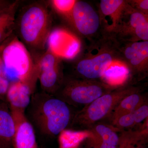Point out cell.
Masks as SVG:
<instances>
[{
	"mask_svg": "<svg viewBox=\"0 0 148 148\" xmlns=\"http://www.w3.org/2000/svg\"></svg>",
	"mask_w": 148,
	"mask_h": 148,
	"instance_id": "29",
	"label": "cell"
},
{
	"mask_svg": "<svg viewBox=\"0 0 148 148\" xmlns=\"http://www.w3.org/2000/svg\"><path fill=\"white\" fill-rule=\"evenodd\" d=\"M47 49L61 58L71 59L78 53V43L75 36L67 30L52 29L47 42Z\"/></svg>",
	"mask_w": 148,
	"mask_h": 148,
	"instance_id": "11",
	"label": "cell"
},
{
	"mask_svg": "<svg viewBox=\"0 0 148 148\" xmlns=\"http://www.w3.org/2000/svg\"><path fill=\"white\" fill-rule=\"evenodd\" d=\"M38 148H46L45 147H42V146H41V147H38Z\"/></svg>",
	"mask_w": 148,
	"mask_h": 148,
	"instance_id": "28",
	"label": "cell"
},
{
	"mask_svg": "<svg viewBox=\"0 0 148 148\" xmlns=\"http://www.w3.org/2000/svg\"><path fill=\"white\" fill-rule=\"evenodd\" d=\"M117 85L101 81L64 75L62 83L53 95L73 108L87 106Z\"/></svg>",
	"mask_w": 148,
	"mask_h": 148,
	"instance_id": "5",
	"label": "cell"
},
{
	"mask_svg": "<svg viewBox=\"0 0 148 148\" xmlns=\"http://www.w3.org/2000/svg\"><path fill=\"white\" fill-rule=\"evenodd\" d=\"M126 0H101L98 6L102 33L112 36L119 24Z\"/></svg>",
	"mask_w": 148,
	"mask_h": 148,
	"instance_id": "12",
	"label": "cell"
},
{
	"mask_svg": "<svg viewBox=\"0 0 148 148\" xmlns=\"http://www.w3.org/2000/svg\"><path fill=\"white\" fill-rule=\"evenodd\" d=\"M6 75L2 61H0V101L8 103L7 93L10 83Z\"/></svg>",
	"mask_w": 148,
	"mask_h": 148,
	"instance_id": "22",
	"label": "cell"
},
{
	"mask_svg": "<svg viewBox=\"0 0 148 148\" xmlns=\"http://www.w3.org/2000/svg\"><path fill=\"white\" fill-rule=\"evenodd\" d=\"M73 148H92L87 143L85 138L78 143L76 146Z\"/></svg>",
	"mask_w": 148,
	"mask_h": 148,
	"instance_id": "25",
	"label": "cell"
},
{
	"mask_svg": "<svg viewBox=\"0 0 148 148\" xmlns=\"http://www.w3.org/2000/svg\"><path fill=\"white\" fill-rule=\"evenodd\" d=\"M14 36V34L13 35H12L7 40H6L2 44L0 45V61H1L2 60V53L4 49L5 48V47L8 44L10 41L13 38Z\"/></svg>",
	"mask_w": 148,
	"mask_h": 148,
	"instance_id": "26",
	"label": "cell"
},
{
	"mask_svg": "<svg viewBox=\"0 0 148 148\" xmlns=\"http://www.w3.org/2000/svg\"><path fill=\"white\" fill-rule=\"evenodd\" d=\"M136 125L140 124L148 117V102L145 103L134 111Z\"/></svg>",
	"mask_w": 148,
	"mask_h": 148,
	"instance_id": "24",
	"label": "cell"
},
{
	"mask_svg": "<svg viewBox=\"0 0 148 148\" xmlns=\"http://www.w3.org/2000/svg\"><path fill=\"white\" fill-rule=\"evenodd\" d=\"M35 88L21 81L11 83L7 93V101L11 113L25 114Z\"/></svg>",
	"mask_w": 148,
	"mask_h": 148,
	"instance_id": "14",
	"label": "cell"
},
{
	"mask_svg": "<svg viewBox=\"0 0 148 148\" xmlns=\"http://www.w3.org/2000/svg\"><path fill=\"white\" fill-rule=\"evenodd\" d=\"M112 36L119 42L148 41V16L132 8L126 2L119 24Z\"/></svg>",
	"mask_w": 148,
	"mask_h": 148,
	"instance_id": "9",
	"label": "cell"
},
{
	"mask_svg": "<svg viewBox=\"0 0 148 148\" xmlns=\"http://www.w3.org/2000/svg\"><path fill=\"white\" fill-rule=\"evenodd\" d=\"M126 2L132 8L148 16V0H126Z\"/></svg>",
	"mask_w": 148,
	"mask_h": 148,
	"instance_id": "23",
	"label": "cell"
},
{
	"mask_svg": "<svg viewBox=\"0 0 148 148\" xmlns=\"http://www.w3.org/2000/svg\"><path fill=\"white\" fill-rule=\"evenodd\" d=\"M85 131L86 140L92 148H118L119 135L111 125L100 122Z\"/></svg>",
	"mask_w": 148,
	"mask_h": 148,
	"instance_id": "13",
	"label": "cell"
},
{
	"mask_svg": "<svg viewBox=\"0 0 148 148\" xmlns=\"http://www.w3.org/2000/svg\"><path fill=\"white\" fill-rule=\"evenodd\" d=\"M148 127L147 125L138 130L132 129L120 132L118 148H147Z\"/></svg>",
	"mask_w": 148,
	"mask_h": 148,
	"instance_id": "19",
	"label": "cell"
},
{
	"mask_svg": "<svg viewBox=\"0 0 148 148\" xmlns=\"http://www.w3.org/2000/svg\"><path fill=\"white\" fill-rule=\"evenodd\" d=\"M143 91L135 92L123 98L114 109L108 118L110 124H113L120 116L135 111L145 103L148 102L147 94Z\"/></svg>",
	"mask_w": 148,
	"mask_h": 148,
	"instance_id": "17",
	"label": "cell"
},
{
	"mask_svg": "<svg viewBox=\"0 0 148 148\" xmlns=\"http://www.w3.org/2000/svg\"><path fill=\"white\" fill-rule=\"evenodd\" d=\"M112 125L118 132L132 129L136 126L134 111L120 116Z\"/></svg>",
	"mask_w": 148,
	"mask_h": 148,
	"instance_id": "21",
	"label": "cell"
},
{
	"mask_svg": "<svg viewBox=\"0 0 148 148\" xmlns=\"http://www.w3.org/2000/svg\"><path fill=\"white\" fill-rule=\"evenodd\" d=\"M11 2L9 1L0 0V10L8 5Z\"/></svg>",
	"mask_w": 148,
	"mask_h": 148,
	"instance_id": "27",
	"label": "cell"
},
{
	"mask_svg": "<svg viewBox=\"0 0 148 148\" xmlns=\"http://www.w3.org/2000/svg\"><path fill=\"white\" fill-rule=\"evenodd\" d=\"M76 0H52L49 2L53 10L65 21H69Z\"/></svg>",
	"mask_w": 148,
	"mask_h": 148,
	"instance_id": "20",
	"label": "cell"
},
{
	"mask_svg": "<svg viewBox=\"0 0 148 148\" xmlns=\"http://www.w3.org/2000/svg\"><path fill=\"white\" fill-rule=\"evenodd\" d=\"M89 42L75 58L71 75L100 80L114 61H117L118 42L113 36L103 33Z\"/></svg>",
	"mask_w": 148,
	"mask_h": 148,
	"instance_id": "2",
	"label": "cell"
},
{
	"mask_svg": "<svg viewBox=\"0 0 148 148\" xmlns=\"http://www.w3.org/2000/svg\"><path fill=\"white\" fill-rule=\"evenodd\" d=\"M15 122L8 103L0 101V148H15Z\"/></svg>",
	"mask_w": 148,
	"mask_h": 148,
	"instance_id": "15",
	"label": "cell"
},
{
	"mask_svg": "<svg viewBox=\"0 0 148 148\" xmlns=\"http://www.w3.org/2000/svg\"><path fill=\"white\" fill-rule=\"evenodd\" d=\"M67 22L78 34L89 41L103 34L98 11L85 1L76 0Z\"/></svg>",
	"mask_w": 148,
	"mask_h": 148,
	"instance_id": "8",
	"label": "cell"
},
{
	"mask_svg": "<svg viewBox=\"0 0 148 148\" xmlns=\"http://www.w3.org/2000/svg\"><path fill=\"white\" fill-rule=\"evenodd\" d=\"M52 16L47 4L36 1L21 8L15 17L14 31L29 52L45 49L52 29Z\"/></svg>",
	"mask_w": 148,
	"mask_h": 148,
	"instance_id": "3",
	"label": "cell"
},
{
	"mask_svg": "<svg viewBox=\"0 0 148 148\" xmlns=\"http://www.w3.org/2000/svg\"><path fill=\"white\" fill-rule=\"evenodd\" d=\"M42 91L53 95L64 77L61 58L47 49L35 62Z\"/></svg>",
	"mask_w": 148,
	"mask_h": 148,
	"instance_id": "10",
	"label": "cell"
},
{
	"mask_svg": "<svg viewBox=\"0 0 148 148\" xmlns=\"http://www.w3.org/2000/svg\"><path fill=\"white\" fill-rule=\"evenodd\" d=\"M16 126L15 148H38L34 129L25 115L13 117Z\"/></svg>",
	"mask_w": 148,
	"mask_h": 148,
	"instance_id": "16",
	"label": "cell"
},
{
	"mask_svg": "<svg viewBox=\"0 0 148 148\" xmlns=\"http://www.w3.org/2000/svg\"><path fill=\"white\" fill-rule=\"evenodd\" d=\"M51 94L41 91L32 95L26 119L42 139H53L69 129L77 111Z\"/></svg>",
	"mask_w": 148,
	"mask_h": 148,
	"instance_id": "1",
	"label": "cell"
},
{
	"mask_svg": "<svg viewBox=\"0 0 148 148\" xmlns=\"http://www.w3.org/2000/svg\"><path fill=\"white\" fill-rule=\"evenodd\" d=\"M143 88L141 86L125 81L110 92L77 111L69 129L76 131L88 130L94 125L108 118L123 98L132 93L143 91Z\"/></svg>",
	"mask_w": 148,
	"mask_h": 148,
	"instance_id": "4",
	"label": "cell"
},
{
	"mask_svg": "<svg viewBox=\"0 0 148 148\" xmlns=\"http://www.w3.org/2000/svg\"><path fill=\"white\" fill-rule=\"evenodd\" d=\"M20 3L19 1L11 2L0 10V45L14 34L15 17Z\"/></svg>",
	"mask_w": 148,
	"mask_h": 148,
	"instance_id": "18",
	"label": "cell"
},
{
	"mask_svg": "<svg viewBox=\"0 0 148 148\" xmlns=\"http://www.w3.org/2000/svg\"><path fill=\"white\" fill-rule=\"evenodd\" d=\"M118 42L117 61L128 70L127 80L138 84L148 76V41Z\"/></svg>",
	"mask_w": 148,
	"mask_h": 148,
	"instance_id": "7",
	"label": "cell"
},
{
	"mask_svg": "<svg viewBox=\"0 0 148 148\" xmlns=\"http://www.w3.org/2000/svg\"><path fill=\"white\" fill-rule=\"evenodd\" d=\"M2 61L11 83L21 81L36 84L38 75L33 57L15 35L4 49Z\"/></svg>",
	"mask_w": 148,
	"mask_h": 148,
	"instance_id": "6",
	"label": "cell"
}]
</instances>
